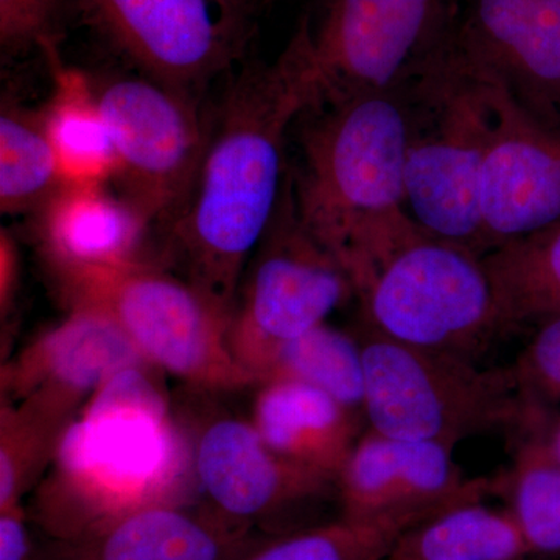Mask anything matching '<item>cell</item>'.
Here are the masks:
<instances>
[{
    "mask_svg": "<svg viewBox=\"0 0 560 560\" xmlns=\"http://www.w3.org/2000/svg\"><path fill=\"white\" fill-rule=\"evenodd\" d=\"M323 95L307 24L271 65L232 88L189 201L173 221L189 282L232 319L243 268L270 230L287 175V136Z\"/></svg>",
    "mask_w": 560,
    "mask_h": 560,
    "instance_id": "obj_1",
    "label": "cell"
},
{
    "mask_svg": "<svg viewBox=\"0 0 560 560\" xmlns=\"http://www.w3.org/2000/svg\"><path fill=\"white\" fill-rule=\"evenodd\" d=\"M302 131L294 210L305 231L340 264L357 296L400 246L420 234L404 205L411 86L331 94Z\"/></svg>",
    "mask_w": 560,
    "mask_h": 560,
    "instance_id": "obj_2",
    "label": "cell"
},
{
    "mask_svg": "<svg viewBox=\"0 0 560 560\" xmlns=\"http://www.w3.org/2000/svg\"><path fill=\"white\" fill-rule=\"evenodd\" d=\"M36 518L54 539L101 533L127 515L176 506L190 452L149 368L114 375L62 430Z\"/></svg>",
    "mask_w": 560,
    "mask_h": 560,
    "instance_id": "obj_3",
    "label": "cell"
},
{
    "mask_svg": "<svg viewBox=\"0 0 560 560\" xmlns=\"http://www.w3.org/2000/svg\"><path fill=\"white\" fill-rule=\"evenodd\" d=\"M359 342L363 411L375 433L453 448L482 434L518 440L545 423L511 370H480L474 360L404 345L366 324Z\"/></svg>",
    "mask_w": 560,
    "mask_h": 560,
    "instance_id": "obj_4",
    "label": "cell"
},
{
    "mask_svg": "<svg viewBox=\"0 0 560 560\" xmlns=\"http://www.w3.org/2000/svg\"><path fill=\"white\" fill-rule=\"evenodd\" d=\"M405 212L430 237L485 256L481 173L490 135L485 81L445 61L411 84Z\"/></svg>",
    "mask_w": 560,
    "mask_h": 560,
    "instance_id": "obj_5",
    "label": "cell"
},
{
    "mask_svg": "<svg viewBox=\"0 0 560 560\" xmlns=\"http://www.w3.org/2000/svg\"><path fill=\"white\" fill-rule=\"evenodd\" d=\"M57 278L70 307L108 313L153 366L206 389L259 383L231 348L230 316L190 282L150 261Z\"/></svg>",
    "mask_w": 560,
    "mask_h": 560,
    "instance_id": "obj_6",
    "label": "cell"
},
{
    "mask_svg": "<svg viewBox=\"0 0 560 560\" xmlns=\"http://www.w3.org/2000/svg\"><path fill=\"white\" fill-rule=\"evenodd\" d=\"M359 300L372 330L463 359L506 331L482 257L425 232L382 265Z\"/></svg>",
    "mask_w": 560,
    "mask_h": 560,
    "instance_id": "obj_7",
    "label": "cell"
},
{
    "mask_svg": "<svg viewBox=\"0 0 560 560\" xmlns=\"http://www.w3.org/2000/svg\"><path fill=\"white\" fill-rule=\"evenodd\" d=\"M460 0H324L305 20L323 95L404 90L451 60Z\"/></svg>",
    "mask_w": 560,
    "mask_h": 560,
    "instance_id": "obj_8",
    "label": "cell"
},
{
    "mask_svg": "<svg viewBox=\"0 0 560 560\" xmlns=\"http://www.w3.org/2000/svg\"><path fill=\"white\" fill-rule=\"evenodd\" d=\"M350 294L352 283L337 260L305 231L285 190L259 245L241 312L231 319L237 359L260 382L261 370L283 342L320 326Z\"/></svg>",
    "mask_w": 560,
    "mask_h": 560,
    "instance_id": "obj_9",
    "label": "cell"
},
{
    "mask_svg": "<svg viewBox=\"0 0 560 560\" xmlns=\"http://www.w3.org/2000/svg\"><path fill=\"white\" fill-rule=\"evenodd\" d=\"M116 147L125 200L150 223L178 219L208 138L189 95L154 80H116L97 94Z\"/></svg>",
    "mask_w": 560,
    "mask_h": 560,
    "instance_id": "obj_10",
    "label": "cell"
},
{
    "mask_svg": "<svg viewBox=\"0 0 560 560\" xmlns=\"http://www.w3.org/2000/svg\"><path fill=\"white\" fill-rule=\"evenodd\" d=\"M451 60L560 131V0H460Z\"/></svg>",
    "mask_w": 560,
    "mask_h": 560,
    "instance_id": "obj_11",
    "label": "cell"
},
{
    "mask_svg": "<svg viewBox=\"0 0 560 560\" xmlns=\"http://www.w3.org/2000/svg\"><path fill=\"white\" fill-rule=\"evenodd\" d=\"M490 135L481 173L485 254L560 223V131L488 83Z\"/></svg>",
    "mask_w": 560,
    "mask_h": 560,
    "instance_id": "obj_12",
    "label": "cell"
},
{
    "mask_svg": "<svg viewBox=\"0 0 560 560\" xmlns=\"http://www.w3.org/2000/svg\"><path fill=\"white\" fill-rule=\"evenodd\" d=\"M84 13L151 80L189 95L231 58L230 0H80Z\"/></svg>",
    "mask_w": 560,
    "mask_h": 560,
    "instance_id": "obj_13",
    "label": "cell"
},
{
    "mask_svg": "<svg viewBox=\"0 0 560 560\" xmlns=\"http://www.w3.org/2000/svg\"><path fill=\"white\" fill-rule=\"evenodd\" d=\"M68 319L44 334L3 371L2 385L22 405L68 423L114 375L150 368L117 320L101 308L73 305Z\"/></svg>",
    "mask_w": 560,
    "mask_h": 560,
    "instance_id": "obj_14",
    "label": "cell"
},
{
    "mask_svg": "<svg viewBox=\"0 0 560 560\" xmlns=\"http://www.w3.org/2000/svg\"><path fill=\"white\" fill-rule=\"evenodd\" d=\"M452 452L436 442L368 431L337 480L342 517L359 521L407 511L440 514L477 503L497 489V480L464 477Z\"/></svg>",
    "mask_w": 560,
    "mask_h": 560,
    "instance_id": "obj_15",
    "label": "cell"
},
{
    "mask_svg": "<svg viewBox=\"0 0 560 560\" xmlns=\"http://www.w3.org/2000/svg\"><path fill=\"white\" fill-rule=\"evenodd\" d=\"M195 470L232 521L268 517L337 490V481L276 455L256 427L237 419L217 420L206 429L195 452Z\"/></svg>",
    "mask_w": 560,
    "mask_h": 560,
    "instance_id": "obj_16",
    "label": "cell"
},
{
    "mask_svg": "<svg viewBox=\"0 0 560 560\" xmlns=\"http://www.w3.org/2000/svg\"><path fill=\"white\" fill-rule=\"evenodd\" d=\"M38 215L40 248L57 276L145 261L150 221L103 186L66 184Z\"/></svg>",
    "mask_w": 560,
    "mask_h": 560,
    "instance_id": "obj_17",
    "label": "cell"
},
{
    "mask_svg": "<svg viewBox=\"0 0 560 560\" xmlns=\"http://www.w3.org/2000/svg\"><path fill=\"white\" fill-rule=\"evenodd\" d=\"M253 425L276 455L337 481L360 440L357 410L307 383H261Z\"/></svg>",
    "mask_w": 560,
    "mask_h": 560,
    "instance_id": "obj_18",
    "label": "cell"
},
{
    "mask_svg": "<svg viewBox=\"0 0 560 560\" xmlns=\"http://www.w3.org/2000/svg\"><path fill=\"white\" fill-rule=\"evenodd\" d=\"M234 534L178 506L127 515L86 539L60 541L50 560H220Z\"/></svg>",
    "mask_w": 560,
    "mask_h": 560,
    "instance_id": "obj_19",
    "label": "cell"
},
{
    "mask_svg": "<svg viewBox=\"0 0 560 560\" xmlns=\"http://www.w3.org/2000/svg\"><path fill=\"white\" fill-rule=\"evenodd\" d=\"M40 114L66 184L105 186L116 178V147L83 73L57 69L54 95Z\"/></svg>",
    "mask_w": 560,
    "mask_h": 560,
    "instance_id": "obj_20",
    "label": "cell"
},
{
    "mask_svg": "<svg viewBox=\"0 0 560 560\" xmlns=\"http://www.w3.org/2000/svg\"><path fill=\"white\" fill-rule=\"evenodd\" d=\"M529 555L511 512L477 501L412 526L383 560H523Z\"/></svg>",
    "mask_w": 560,
    "mask_h": 560,
    "instance_id": "obj_21",
    "label": "cell"
},
{
    "mask_svg": "<svg viewBox=\"0 0 560 560\" xmlns=\"http://www.w3.org/2000/svg\"><path fill=\"white\" fill-rule=\"evenodd\" d=\"M506 330L560 313V223L482 256Z\"/></svg>",
    "mask_w": 560,
    "mask_h": 560,
    "instance_id": "obj_22",
    "label": "cell"
},
{
    "mask_svg": "<svg viewBox=\"0 0 560 560\" xmlns=\"http://www.w3.org/2000/svg\"><path fill=\"white\" fill-rule=\"evenodd\" d=\"M66 183L43 114L3 102L0 114V210L39 212Z\"/></svg>",
    "mask_w": 560,
    "mask_h": 560,
    "instance_id": "obj_23",
    "label": "cell"
},
{
    "mask_svg": "<svg viewBox=\"0 0 560 560\" xmlns=\"http://www.w3.org/2000/svg\"><path fill=\"white\" fill-rule=\"evenodd\" d=\"M294 381L307 383L346 407L364 404V368L359 340L326 324L283 342L260 374V383Z\"/></svg>",
    "mask_w": 560,
    "mask_h": 560,
    "instance_id": "obj_24",
    "label": "cell"
},
{
    "mask_svg": "<svg viewBox=\"0 0 560 560\" xmlns=\"http://www.w3.org/2000/svg\"><path fill=\"white\" fill-rule=\"evenodd\" d=\"M510 493L511 514L530 555L560 552V458L547 433L536 431L518 442L510 477L497 489Z\"/></svg>",
    "mask_w": 560,
    "mask_h": 560,
    "instance_id": "obj_25",
    "label": "cell"
},
{
    "mask_svg": "<svg viewBox=\"0 0 560 560\" xmlns=\"http://www.w3.org/2000/svg\"><path fill=\"white\" fill-rule=\"evenodd\" d=\"M434 515L436 512L407 511L359 521L341 517L276 541L249 560H383L401 534Z\"/></svg>",
    "mask_w": 560,
    "mask_h": 560,
    "instance_id": "obj_26",
    "label": "cell"
},
{
    "mask_svg": "<svg viewBox=\"0 0 560 560\" xmlns=\"http://www.w3.org/2000/svg\"><path fill=\"white\" fill-rule=\"evenodd\" d=\"M66 423L27 405L2 408L0 423V511L20 506L22 495L54 459Z\"/></svg>",
    "mask_w": 560,
    "mask_h": 560,
    "instance_id": "obj_27",
    "label": "cell"
},
{
    "mask_svg": "<svg viewBox=\"0 0 560 560\" xmlns=\"http://www.w3.org/2000/svg\"><path fill=\"white\" fill-rule=\"evenodd\" d=\"M537 324L511 371L530 407L545 412L560 405V313Z\"/></svg>",
    "mask_w": 560,
    "mask_h": 560,
    "instance_id": "obj_28",
    "label": "cell"
},
{
    "mask_svg": "<svg viewBox=\"0 0 560 560\" xmlns=\"http://www.w3.org/2000/svg\"><path fill=\"white\" fill-rule=\"evenodd\" d=\"M60 0H0V40L7 49H21L44 40Z\"/></svg>",
    "mask_w": 560,
    "mask_h": 560,
    "instance_id": "obj_29",
    "label": "cell"
},
{
    "mask_svg": "<svg viewBox=\"0 0 560 560\" xmlns=\"http://www.w3.org/2000/svg\"><path fill=\"white\" fill-rule=\"evenodd\" d=\"M28 555L31 540L21 504L0 511V560H28Z\"/></svg>",
    "mask_w": 560,
    "mask_h": 560,
    "instance_id": "obj_30",
    "label": "cell"
},
{
    "mask_svg": "<svg viewBox=\"0 0 560 560\" xmlns=\"http://www.w3.org/2000/svg\"><path fill=\"white\" fill-rule=\"evenodd\" d=\"M20 282V257L13 237L2 230L0 235V307L2 316L10 311Z\"/></svg>",
    "mask_w": 560,
    "mask_h": 560,
    "instance_id": "obj_31",
    "label": "cell"
},
{
    "mask_svg": "<svg viewBox=\"0 0 560 560\" xmlns=\"http://www.w3.org/2000/svg\"><path fill=\"white\" fill-rule=\"evenodd\" d=\"M548 440H550L552 451H555L556 455L560 458V422L555 427V430L548 434Z\"/></svg>",
    "mask_w": 560,
    "mask_h": 560,
    "instance_id": "obj_32",
    "label": "cell"
}]
</instances>
